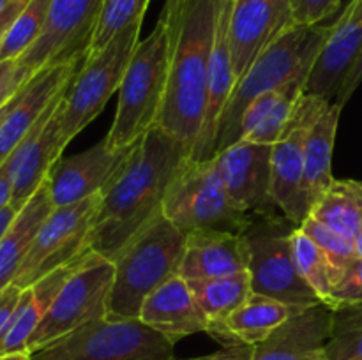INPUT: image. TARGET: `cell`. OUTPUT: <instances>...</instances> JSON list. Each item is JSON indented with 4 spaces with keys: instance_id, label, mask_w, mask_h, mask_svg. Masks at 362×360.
I'll use <instances>...</instances> for the list:
<instances>
[{
    "instance_id": "cell-1",
    "label": "cell",
    "mask_w": 362,
    "mask_h": 360,
    "mask_svg": "<svg viewBox=\"0 0 362 360\" xmlns=\"http://www.w3.org/2000/svg\"><path fill=\"white\" fill-rule=\"evenodd\" d=\"M191 148L163 127L148 129L99 194L87 246L113 261L145 226L163 215L166 191Z\"/></svg>"
},
{
    "instance_id": "cell-2",
    "label": "cell",
    "mask_w": 362,
    "mask_h": 360,
    "mask_svg": "<svg viewBox=\"0 0 362 360\" xmlns=\"http://www.w3.org/2000/svg\"><path fill=\"white\" fill-rule=\"evenodd\" d=\"M218 9L219 0H187L173 20L163 21L170 32V62L158 126L186 143L191 152L207 106Z\"/></svg>"
},
{
    "instance_id": "cell-3",
    "label": "cell",
    "mask_w": 362,
    "mask_h": 360,
    "mask_svg": "<svg viewBox=\"0 0 362 360\" xmlns=\"http://www.w3.org/2000/svg\"><path fill=\"white\" fill-rule=\"evenodd\" d=\"M331 25H297L286 28L233 87L219 119L216 154L240 141V119L247 106L267 92H274L300 74H311L327 42Z\"/></svg>"
},
{
    "instance_id": "cell-4",
    "label": "cell",
    "mask_w": 362,
    "mask_h": 360,
    "mask_svg": "<svg viewBox=\"0 0 362 360\" xmlns=\"http://www.w3.org/2000/svg\"><path fill=\"white\" fill-rule=\"evenodd\" d=\"M186 233L165 215L145 226L113 260L108 316L138 318L144 300L177 277L186 249Z\"/></svg>"
},
{
    "instance_id": "cell-5",
    "label": "cell",
    "mask_w": 362,
    "mask_h": 360,
    "mask_svg": "<svg viewBox=\"0 0 362 360\" xmlns=\"http://www.w3.org/2000/svg\"><path fill=\"white\" fill-rule=\"evenodd\" d=\"M170 62V32L158 20L154 30L136 44L119 88L115 119L105 140L112 148L134 145L158 126L166 94Z\"/></svg>"
},
{
    "instance_id": "cell-6",
    "label": "cell",
    "mask_w": 362,
    "mask_h": 360,
    "mask_svg": "<svg viewBox=\"0 0 362 360\" xmlns=\"http://www.w3.org/2000/svg\"><path fill=\"white\" fill-rule=\"evenodd\" d=\"M297 226L272 215L250 217L239 235L246 251L251 288L296 309L318 306L320 299L299 274L292 253V233Z\"/></svg>"
},
{
    "instance_id": "cell-7",
    "label": "cell",
    "mask_w": 362,
    "mask_h": 360,
    "mask_svg": "<svg viewBox=\"0 0 362 360\" xmlns=\"http://www.w3.org/2000/svg\"><path fill=\"white\" fill-rule=\"evenodd\" d=\"M173 342L138 318L105 316L30 353L32 360H175Z\"/></svg>"
},
{
    "instance_id": "cell-8",
    "label": "cell",
    "mask_w": 362,
    "mask_h": 360,
    "mask_svg": "<svg viewBox=\"0 0 362 360\" xmlns=\"http://www.w3.org/2000/svg\"><path fill=\"white\" fill-rule=\"evenodd\" d=\"M144 20L120 30L101 52L83 56V64L74 74L60 102V136L66 145L83 131L120 88L127 64L140 42Z\"/></svg>"
},
{
    "instance_id": "cell-9",
    "label": "cell",
    "mask_w": 362,
    "mask_h": 360,
    "mask_svg": "<svg viewBox=\"0 0 362 360\" xmlns=\"http://www.w3.org/2000/svg\"><path fill=\"white\" fill-rule=\"evenodd\" d=\"M163 215L186 235L197 229L239 233L250 219L230 200L214 157L186 159L166 191Z\"/></svg>"
},
{
    "instance_id": "cell-10",
    "label": "cell",
    "mask_w": 362,
    "mask_h": 360,
    "mask_svg": "<svg viewBox=\"0 0 362 360\" xmlns=\"http://www.w3.org/2000/svg\"><path fill=\"white\" fill-rule=\"evenodd\" d=\"M113 272V261L98 253L85 254L32 334L27 352H37L83 325L108 316Z\"/></svg>"
},
{
    "instance_id": "cell-11",
    "label": "cell",
    "mask_w": 362,
    "mask_h": 360,
    "mask_svg": "<svg viewBox=\"0 0 362 360\" xmlns=\"http://www.w3.org/2000/svg\"><path fill=\"white\" fill-rule=\"evenodd\" d=\"M99 194L78 203L57 207L39 228L27 260L21 265L14 284L25 289L57 268L73 263L88 251L87 239L99 205Z\"/></svg>"
},
{
    "instance_id": "cell-12",
    "label": "cell",
    "mask_w": 362,
    "mask_h": 360,
    "mask_svg": "<svg viewBox=\"0 0 362 360\" xmlns=\"http://www.w3.org/2000/svg\"><path fill=\"white\" fill-rule=\"evenodd\" d=\"M331 101L304 92L296 106L292 120L285 133L272 145L271 155V196L276 207L290 222L299 228L310 215L303 194L304 179V143L315 120L320 116Z\"/></svg>"
},
{
    "instance_id": "cell-13",
    "label": "cell",
    "mask_w": 362,
    "mask_h": 360,
    "mask_svg": "<svg viewBox=\"0 0 362 360\" xmlns=\"http://www.w3.org/2000/svg\"><path fill=\"white\" fill-rule=\"evenodd\" d=\"M105 0H52L48 20L37 41L16 60L35 74L45 67L85 56Z\"/></svg>"
},
{
    "instance_id": "cell-14",
    "label": "cell",
    "mask_w": 362,
    "mask_h": 360,
    "mask_svg": "<svg viewBox=\"0 0 362 360\" xmlns=\"http://www.w3.org/2000/svg\"><path fill=\"white\" fill-rule=\"evenodd\" d=\"M272 145L240 140L214 155L230 200L244 214L272 215L271 196Z\"/></svg>"
},
{
    "instance_id": "cell-15",
    "label": "cell",
    "mask_w": 362,
    "mask_h": 360,
    "mask_svg": "<svg viewBox=\"0 0 362 360\" xmlns=\"http://www.w3.org/2000/svg\"><path fill=\"white\" fill-rule=\"evenodd\" d=\"M293 23L290 0H235L228 25L235 83Z\"/></svg>"
},
{
    "instance_id": "cell-16",
    "label": "cell",
    "mask_w": 362,
    "mask_h": 360,
    "mask_svg": "<svg viewBox=\"0 0 362 360\" xmlns=\"http://www.w3.org/2000/svg\"><path fill=\"white\" fill-rule=\"evenodd\" d=\"M134 145L112 148L108 141L103 140L80 154L60 157L46 176L53 207H66L101 194L117 169L129 157Z\"/></svg>"
},
{
    "instance_id": "cell-17",
    "label": "cell",
    "mask_w": 362,
    "mask_h": 360,
    "mask_svg": "<svg viewBox=\"0 0 362 360\" xmlns=\"http://www.w3.org/2000/svg\"><path fill=\"white\" fill-rule=\"evenodd\" d=\"M67 88L57 95L55 101L42 113V116L35 122L30 133L6 159L9 162L14 180L11 205L16 207L18 210H21L23 205L34 196L35 191L45 184L52 166L59 161L62 150L67 147L60 136L59 113L60 102H62Z\"/></svg>"
},
{
    "instance_id": "cell-18",
    "label": "cell",
    "mask_w": 362,
    "mask_h": 360,
    "mask_svg": "<svg viewBox=\"0 0 362 360\" xmlns=\"http://www.w3.org/2000/svg\"><path fill=\"white\" fill-rule=\"evenodd\" d=\"M81 64L83 56H76L69 62L45 67L20 88L0 126V164L30 133L57 95L69 87Z\"/></svg>"
},
{
    "instance_id": "cell-19",
    "label": "cell",
    "mask_w": 362,
    "mask_h": 360,
    "mask_svg": "<svg viewBox=\"0 0 362 360\" xmlns=\"http://www.w3.org/2000/svg\"><path fill=\"white\" fill-rule=\"evenodd\" d=\"M235 0H219L218 20H216L214 46H212L211 66H209V87L207 106H205L204 124L197 138L191 159L194 161H209L216 155L218 147L219 119L235 87L232 56H230L228 25Z\"/></svg>"
},
{
    "instance_id": "cell-20",
    "label": "cell",
    "mask_w": 362,
    "mask_h": 360,
    "mask_svg": "<svg viewBox=\"0 0 362 360\" xmlns=\"http://www.w3.org/2000/svg\"><path fill=\"white\" fill-rule=\"evenodd\" d=\"M362 46V0H350L331 25L327 42L306 81V94L331 101L341 88Z\"/></svg>"
},
{
    "instance_id": "cell-21",
    "label": "cell",
    "mask_w": 362,
    "mask_h": 360,
    "mask_svg": "<svg viewBox=\"0 0 362 360\" xmlns=\"http://www.w3.org/2000/svg\"><path fill=\"white\" fill-rule=\"evenodd\" d=\"M331 318L332 309L325 304L299 311L255 346L253 360H329L325 342L331 335Z\"/></svg>"
},
{
    "instance_id": "cell-22",
    "label": "cell",
    "mask_w": 362,
    "mask_h": 360,
    "mask_svg": "<svg viewBox=\"0 0 362 360\" xmlns=\"http://www.w3.org/2000/svg\"><path fill=\"white\" fill-rule=\"evenodd\" d=\"M138 320L175 344L187 335L207 332L209 320L186 279L173 277L144 300Z\"/></svg>"
},
{
    "instance_id": "cell-23",
    "label": "cell",
    "mask_w": 362,
    "mask_h": 360,
    "mask_svg": "<svg viewBox=\"0 0 362 360\" xmlns=\"http://www.w3.org/2000/svg\"><path fill=\"white\" fill-rule=\"evenodd\" d=\"M243 270H247V260L239 233L221 229L187 233L179 277L186 281L214 279Z\"/></svg>"
},
{
    "instance_id": "cell-24",
    "label": "cell",
    "mask_w": 362,
    "mask_h": 360,
    "mask_svg": "<svg viewBox=\"0 0 362 360\" xmlns=\"http://www.w3.org/2000/svg\"><path fill=\"white\" fill-rule=\"evenodd\" d=\"M81 260H83V256L78 258L73 263L57 268L52 274L45 275L28 288L21 289L20 300H18L6 328L0 334V356L21 352L28 353L27 344L32 334L39 327L45 314L48 313L49 306L55 300L57 293L62 288L66 279L73 274V270L80 265Z\"/></svg>"
},
{
    "instance_id": "cell-25",
    "label": "cell",
    "mask_w": 362,
    "mask_h": 360,
    "mask_svg": "<svg viewBox=\"0 0 362 360\" xmlns=\"http://www.w3.org/2000/svg\"><path fill=\"white\" fill-rule=\"evenodd\" d=\"M299 311L304 309H296L271 296L251 293L250 299L237 307L230 316L209 325L207 334L223 346H257Z\"/></svg>"
},
{
    "instance_id": "cell-26",
    "label": "cell",
    "mask_w": 362,
    "mask_h": 360,
    "mask_svg": "<svg viewBox=\"0 0 362 360\" xmlns=\"http://www.w3.org/2000/svg\"><path fill=\"white\" fill-rule=\"evenodd\" d=\"M343 104L334 101L320 113L304 143V179L303 194L311 214L318 200L334 182L332 176V152Z\"/></svg>"
},
{
    "instance_id": "cell-27",
    "label": "cell",
    "mask_w": 362,
    "mask_h": 360,
    "mask_svg": "<svg viewBox=\"0 0 362 360\" xmlns=\"http://www.w3.org/2000/svg\"><path fill=\"white\" fill-rule=\"evenodd\" d=\"M53 208L55 207L49 198L48 182L45 180L34 196L18 212L6 235L0 240V292L14 284V279L27 260L39 228Z\"/></svg>"
},
{
    "instance_id": "cell-28",
    "label": "cell",
    "mask_w": 362,
    "mask_h": 360,
    "mask_svg": "<svg viewBox=\"0 0 362 360\" xmlns=\"http://www.w3.org/2000/svg\"><path fill=\"white\" fill-rule=\"evenodd\" d=\"M310 217L356 240L362 226V182L334 180L311 208Z\"/></svg>"
},
{
    "instance_id": "cell-29",
    "label": "cell",
    "mask_w": 362,
    "mask_h": 360,
    "mask_svg": "<svg viewBox=\"0 0 362 360\" xmlns=\"http://www.w3.org/2000/svg\"><path fill=\"white\" fill-rule=\"evenodd\" d=\"M194 300L207 316L209 325L223 321L243 306L253 293L250 272H235L232 275L214 279H194L187 281Z\"/></svg>"
},
{
    "instance_id": "cell-30",
    "label": "cell",
    "mask_w": 362,
    "mask_h": 360,
    "mask_svg": "<svg viewBox=\"0 0 362 360\" xmlns=\"http://www.w3.org/2000/svg\"><path fill=\"white\" fill-rule=\"evenodd\" d=\"M292 253L299 274L320 299V302L329 307L336 275L325 251L318 247L303 229L296 228L292 233Z\"/></svg>"
},
{
    "instance_id": "cell-31",
    "label": "cell",
    "mask_w": 362,
    "mask_h": 360,
    "mask_svg": "<svg viewBox=\"0 0 362 360\" xmlns=\"http://www.w3.org/2000/svg\"><path fill=\"white\" fill-rule=\"evenodd\" d=\"M325 355L329 360H362V304L332 309Z\"/></svg>"
},
{
    "instance_id": "cell-32",
    "label": "cell",
    "mask_w": 362,
    "mask_h": 360,
    "mask_svg": "<svg viewBox=\"0 0 362 360\" xmlns=\"http://www.w3.org/2000/svg\"><path fill=\"white\" fill-rule=\"evenodd\" d=\"M52 0H28L0 46V62L18 60L41 35Z\"/></svg>"
},
{
    "instance_id": "cell-33",
    "label": "cell",
    "mask_w": 362,
    "mask_h": 360,
    "mask_svg": "<svg viewBox=\"0 0 362 360\" xmlns=\"http://www.w3.org/2000/svg\"><path fill=\"white\" fill-rule=\"evenodd\" d=\"M151 0H105L98 27L88 44L85 56L101 52L120 30L138 20H144Z\"/></svg>"
},
{
    "instance_id": "cell-34",
    "label": "cell",
    "mask_w": 362,
    "mask_h": 360,
    "mask_svg": "<svg viewBox=\"0 0 362 360\" xmlns=\"http://www.w3.org/2000/svg\"><path fill=\"white\" fill-rule=\"evenodd\" d=\"M299 228L303 229L318 247H322V249L325 251V254H327L329 260H331L332 268H334L336 282H338V279L341 277L346 265H349L354 258H357L356 240L349 239V236L341 235V233H338L336 229L322 224V222L310 217V215L300 222Z\"/></svg>"
},
{
    "instance_id": "cell-35",
    "label": "cell",
    "mask_w": 362,
    "mask_h": 360,
    "mask_svg": "<svg viewBox=\"0 0 362 360\" xmlns=\"http://www.w3.org/2000/svg\"><path fill=\"white\" fill-rule=\"evenodd\" d=\"M362 304V256L354 258L332 288L329 309Z\"/></svg>"
},
{
    "instance_id": "cell-36",
    "label": "cell",
    "mask_w": 362,
    "mask_h": 360,
    "mask_svg": "<svg viewBox=\"0 0 362 360\" xmlns=\"http://www.w3.org/2000/svg\"><path fill=\"white\" fill-rule=\"evenodd\" d=\"M290 7L297 25H320L338 13L341 0H290Z\"/></svg>"
},
{
    "instance_id": "cell-37",
    "label": "cell",
    "mask_w": 362,
    "mask_h": 360,
    "mask_svg": "<svg viewBox=\"0 0 362 360\" xmlns=\"http://www.w3.org/2000/svg\"><path fill=\"white\" fill-rule=\"evenodd\" d=\"M361 83H362V46L359 53H357L356 60H354L352 67H350V71L346 73L345 80H343L341 88H339L338 95H336V101L341 102V104L345 106V102L352 97V94L357 90V87H359Z\"/></svg>"
},
{
    "instance_id": "cell-38",
    "label": "cell",
    "mask_w": 362,
    "mask_h": 360,
    "mask_svg": "<svg viewBox=\"0 0 362 360\" xmlns=\"http://www.w3.org/2000/svg\"><path fill=\"white\" fill-rule=\"evenodd\" d=\"M255 346L251 344H230L223 346L219 352L211 353L205 356H194V359L184 360H253Z\"/></svg>"
},
{
    "instance_id": "cell-39",
    "label": "cell",
    "mask_w": 362,
    "mask_h": 360,
    "mask_svg": "<svg viewBox=\"0 0 362 360\" xmlns=\"http://www.w3.org/2000/svg\"><path fill=\"white\" fill-rule=\"evenodd\" d=\"M20 295H21V288H18L16 284L7 286L6 289L0 292V334H2L4 328H6L7 321H9L18 300H20Z\"/></svg>"
},
{
    "instance_id": "cell-40",
    "label": "cell",
    "mask_w": 362,
    "mask_h": 360,
    "mask_svg": "<svg viewBox=\"0 0 362 360\" xmlns=\"http://www.w3.org/2000/svg\"><path fill=\"white\" fill-rule=\"evenodd\" d=\"M27 2L28 0H14L9 7H6V9L0 13V46H2L4 39L7 37V34H9L14 21L18 20L20 13L23 11V7L27 6Z\"/></svg>"
},
{
    "instance_id": "cell-41",
    "label": "cell",
    "mask_w": 362,
    "mask_h": 360,
    "mask_svg": "<svg viewBox=\"0 0 362 360\" xmlns=\"http://www.w3.org/2000/svg\"><path fill=\"white\" fill-rule=\"evenodd\" d=\"M13 173H11L9 162L4 161L0 164V210L11 203L13 200Z\"/></svg>"
},
{
    "instance_id": "cell-42",
    "label": "cell",
    "mask_w": 362,
    "mask_h": 360,
    "mask_svg": "<svg viewBox=\"0 0 362 360\" xmlns=\"http://www.w3.org/2000/svg\"><path fill=\"white\" fill-rule=\"evenodd\" d=\"M18 208L13 207V205H7V207H4L2 210H0V240H2V236L6 235V232L9 229L11 222L14 221V217L18 215Z\"/></svg>"
},
{
    "instance_id": "cell-43",
    "label": "cell",
    "mask_w": 362,
    "mask_h": 360,
    "mask_svg": "<svg viewBox=\"0 0 362 360\" xmlns=\"http://www.w3.org/2000/svg\"><path fill=\"white\" fill-rule=\"evenodd\" d=\"M187 0H166L165 6H163L161 14H159V20L161 21H170L179 14V11L182 9V6Z\"/></svg>"
},
{
    "instance_id": "cell-44",
    "label": "cell",
    "mask_w": 362,
    "mask_h": 360,
    "mask_svg": "<svg viewBox=\"0 0 362 360\" xmlns=\"http://www.w3.org/2000/svg\"><path fill=\"white\" fill-rule=\"evenodd\" d=\"M18 69L16 60H7V62H0V85Z\"/></svg>"
},
{
    "instance_id": "cell-45",
    "label": "cell",
    "mask_w": 362,
    "mask_h": 360,
    "mask_svg": "<svg viewBox=\"0 0 362 360\" xmlns=\"http://www.w3.org/2000/svg\"><path fill=\"white\" fill-rule=\"evenodd\" d=\"M0 360H32L30 359V353H11V355H4L0 356Z\"/></svg>"
},
{
    "instance_id": "cell-46",
    "label": "cell",
    "mask_w": 362,
    "mask_h": 360,
    "mask_svg": "<svg viewBox=\"0 0 362 360\" xmlns=\"http://www.w3.org/2000/svg\"><path fill=\"white\" fill-rule=\"evenodd\" d=\"M14 97H16V95H14ZM13 97V99H14ZM13 99H11L9 102H7L6 106H2V108H0V126H2V122H4V119H6V115H7V112H9V108H11V104H13Z\"/></svg>"
},
{
    "instance_id": "cell-47",
    "label": "cell",
    "mask_w": 362,
    "mask_h": 360,
    "mask_svg": "<svg viewBox=\"0 0 362 360\" xmlns=\"http://www.w3.org/2000/svg\"><path fill=\"white\" fill-rule=\"evenodd\" d=\"M356 251H357V256H362V226H361V232L357 233L356 236Z\"/></svg>"
},
{
    "instance_id": "cell-48",
    "label": "cell",
    "mask_w": 362,
    "mask_h": 360,
    "mask_svg": "<svg viewBox=\"0 0 362 360\" xmlns=\"http://www.w3.org/2000/svg\"><path fill=\"white\" fill-rule=\"evenodd\" d=\"M13 2H14V0H0V13H2L6 7H9Z\"/></svg>"
}]
</instances>
